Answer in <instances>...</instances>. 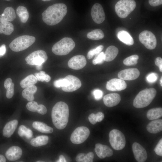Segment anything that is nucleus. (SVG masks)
Instances as JSON below:
<instances>
[{
  "instance_id": "1",
  "label": "nucleus",
  "mask_w": 162,
  "mask_h": 162,
  "mask_svg": "<svg viewBox=\"0 0 162 162\" xmlns=\"http://www.w3.org/2000/svg\"><path fill=\"white\" fill-rule=\"evenodd\" d=\"M67 8L63 3H56L48 7L42 13L43 21L49 26L60 22L67 14Z\"/></svg>"
},
{
  "instance_id": "2",
  "label": "nucleus",
  "mask_w": 162,
  "mask_h": 162,
  "mask_svg": "<svg viewBox=\"0 0 162 162\" xmlns=\"http://www.w3.org/2000/svg\"><path fill=\"white\" fill-rule=\"evenodd\" d=\"M69 109L65 103L59 101L53 107L51 112L52 123L58 129L62 130L66 126L68 121Z\"/></svg>"
},
{
  "instance_id": "3",
  "label": "nucleus",
  "mask_w": 162,
  "mask_h": 162,
  "mask_svg": "<svg viewBox=\"0 0 162 162\" xmlns=\"http://www.w3.org/2000/svg\"><path fill=\"white\" fill-rule=\"evenodd\" d=\"M157 92L154 88L144 89L137 95L133 101L134 106L137 108L146 107L152 102Z\"/></svg>"
},
{
  "instance_id": "4",
  "label": "nucleus",
  "mask_w": 162,
  "mask_h": 162,
  "mask_svg": "<svg viewBox=\"0 0 162 162\" xmlns=\"http://www.w3.org/2000/svg\"><path fill=\"white\" fill-rule=\"evenodd\" d=\"M75 45V43L71 38L65 37L55 43L53 46L52 50L56 55H65L74 49Z\"/></svg>"
},
{
  "instance_id": "5",
  "label": "nucleus",
  "mask_w": 162,
  "mask_h": 162,
  "mask_svg": "<svg viewBox=\"0 0 162 162\" xmlns=\"http://www.w3.org/2000/svg\"><path fill=\"white\" fill-rule=\"evenodd\" d=\"M35 38L32 36L24 35L14 39L10 43L9 46L14 52L23 50L32 45L35 41Z\"/></svg>"
},
{
  "instance_id": "6",
  "label": "nucleus",
  "mask_w": 162,
  "mask_h": 162,
  "mask_svg": "<svg viewBox=\"0 0 162 162\" xmlns=\"http://www.w3.org/2000/svg\"><path fill=\"white\" fill-rule=\"evenodd\" d=\"M136 6L134 0H120L115 5V10L119 17L124 18L134 10Z\"/></svg>"
},
{
  "instance_id": "7",
  "label": "nucleus",
  "mask_w": 162,
  "mask_h": 162,
  "mask_svg": "<svg viewBox=\"0 0 162 162\" xmlns=\"http://www.w3.org/2000/svg\"><path fill=\"white\" fill-rule=\"evenodd\" d=\"M109 142L115 150H120L123 149L125 145L126 140L124 134L116 129L112 130L109 134Z\"/></svg>"
},
{
  "instance_id": "8",
  "label": "nucleus",
  "mask_w": 162,
  "mask_h": 162,
  "mask_svg": "<svg viewBox=\"0 0 162 162\" xmlns=\"http://www.w3.org/2000/svg\"><path fill=\"white\" fill-rule=\"evenodd\" d=\"M48 56L46 52L38 50L30 53L25 58L27 64L32 65H43L47 59Z\"/></svg>"
},
{
  "instance_id": "9",
  "label": "nucleus",
  "mask_w": 162,
  "mask_h": 162,
  "mask_svg": "<svg viewBox=\"0 0 162 162\" xmlns=\"http://www.w3.org/2000/svg\"><path fill=\"white\" fill-rule=\"evenodd\" d=\"M90 133L89 129L86 127H78L71 134L70 140L74 144H80L84 142L87 139Z\"/></svg>"
},
{
  "instance_id": "10",
  "label": "nucleus",
  "mask_w": 162,
  "mask_h": 162,
  "mask_svg": "<svg viewBox=\"0 0 162 162\" xmlns=\"http://www.w3.org/2000/svg\"><path fill=\"white\" fill-rule=\"evenodd\" d=\"M140 41L145 47L149 50H153L157 45V40L154 35L151 32L144 30L139 35Z\"/></svg>"
},
{
  "instance_id": "11",
  "label": "nucleus",
  "mask_w": 162,
  "mask_h": 162,
  "mask_svg": "<svg viewBox=\"0 0 162 162\" xmlns=\"http://www.w3.org/2000/svg\"><path fill=\"white\" fill-rule=\"evenodd\" d=\"M91 14L93 20L97 24L101 23L105 18L103 7L99 3H96L93 5L91 10Z\"/></svg>"
},
{
  "instance_id": "12",
  "label": "nucleus",
  "mask_w": 162,
  "mask_h": 162,
  "mask_svg": "<svg viewBox=\"0 0 162 162\" xmlns=\"http://www.w3.org/2000/svg\"><path fill=\"white\" fill-rule=\"evenodd\" d=\"M68 81V85L62 87V90L66 92L74 91L81 87V82L77 77L71 75H68L65 77Z\"/></svg>"
},
{
  "instance_id": "13",
  "label": "nucleus",
  "mask_w": 162,
  "mask_h": 162,
  "mask_svg": "<svg viewBox=\"0 0 162 162\" xmlns=\"http://www.w3.org/2000/svg\"><path fill=\"white\" fill-rule=\"evenodd\" d=\"M86 60L84 56L77 55L70 59L68 62V65L71 69L78 70L84 68L86 65Z\"/></svg>"
},
{
  "instance_id": "14",
  "label": "nucleus",
  "mask_w": 162,
  "mask_h": 162,
  "mask_svg": "<svg viewBox=\"0 0 162 162\" xmlns=\"http://www.w3.org/2000/svg\"><path fill=\"white\" fill-rule=\"evenodd\" d=\"M134 158L138 162H145L147 158L146 149L140 144L136 142L133 143L132 146Z\"/></svg>"
},
{
  "instance_id": "15",
  "label": "nucleus",
  "mask_w": 162,
  "mask_h": 162,
  "mask_svg": "<svg viewBox=\"0 0 162 162\" xmlns=\"http://www.w3.org/2000/svg\"><path fill=\"white\" fill-rule=\"evenodd\" d=\"M127 85L125 81L120 79L113 78L107 82L106 88L112 91H120L125 89Z\"/></svg>"
},
{
  "instance_id": "16",
  "label": "nucleus",
  "mask_w": 162,
  "mask_h": 162,
  "mask_svg": "<svg viewBox=\"0 0 162 162\" xmlns=\"http://www.w3.org/2000/svg\"><path fill=\"white\" fill-rule=\"evenodd\" d=\"M140 75L138 70L136 68H128L119 71L118 77L123 80H132L138 78Z\"/></svg>"
},
{
  "instance_id": "17",
  "label": "nucleus",
  "mask_w": 162,
  "mask_h": 162,
  "mask_svg": "<svg viewBox=\"0 0 162 162\" xmlns=\"http://www.w3.org/2000/svg\"><path fill=\"white\" fill-rule=\"evenodd\" d=\"M94 150L98 157L101 159L113 154L112 150L108 146L100 143L96 144Z\"/></svg>"
},
{
  "instance_id": "18",
  "label": "nucleus",
  "mask_w": 162,
  "mask_h": 162,
  "mask_svg": "<svg viewBox=\"0 0 162 162\" xmlns=\"http://www.w3.org/2000/svg\"><path fill=\"white\" fill-rule=\"evenodd\" d=\"M103 100L104 104L108 107H112L118 105L121 100V97L118 93H112L105 95Z\"/></svg>"
},
{
  "instance_id": "19",
  "label": "nucleus",
  "mask_w": 162,
  "mask_h": 162,
  "mask_svg": "<svg viewBox=\"0 0 162 162\" xmlns=\"http://www.w3.org/2000/svg\"><path fill=\"white\" fill-rule=\"evenodd\" d=\"M22 154V151L20 148L18 146H12L7 151L5 156L10 161H15L19 159Z\"/></svg>"
},
{
  "instance_id": "20",
  "label": "nucleus",
  "mask_w": 162,
  "mask_h": 162,
  "mask_svg": "<svg viewBox=\"0 0 162 162\" xmlns=\"http://www.w3.org/2000/svg\"><path fill=\"white\" fill-rule=\"evenodd\" d=\"M14 10L11 7H8L0 15V22H9L13 21L16 18Z\"/></svg>"
},
{
  "instance_id": "21",
  "label": "nucleus",
  "mask_w": 162,
  "mask_h": 162,
  "mask_svg": "<svg viewBox=\"0 0 162 162\" xmlns=\"http://www.w3.org/2000/svg\"><path fill=\"white\" fill-rule=\"evenodd\" d=\"M18 124L17 120H14L8 122L3 130V135L6 137H10L13 134Z\"/></svg>"
},
{
  "instance_id": "22",
  "label": "nucleus",
  "mask_w": 162,
  "mask_h": 162,
  "mask_svg": "<svg viewBox=\"0 0 162 162\" xmlns=\"http://www.w3.org/2000/svg\"><path fill=\"white\" fill-rule=\"evenodd\" d=\"M147 131L152 134H156L162 130V119H155L149 123L146 127Z\"/></svg>"
},
{
  "instance_id": "23",
  "label": "nucleus",
  "mask_w": 162,
  "mask_h": 162,
  "mask_svg": "<svg viewBox=\"0 0 162 162\" xmlns=\"http://www.w3.org/2000/svg\"><path fill=\"white\" fill-rule=\"evenodd\" d=\"M118 49L114 46L108 47L104 53V60L106 62H110L114 60L117 56Z\"/></svg>"
},
{
  "instance_id": "24",
  "label": "nucleus",
  "mask_w": 162,
  "mask_h": 162,
  "mask_svg": "<svg viewBox=\"0 0 162 162\" xmlns=\"http://www.w3.org/2000/svg\"><path fill=\"white\" fill-rule=\"evenodd\" d=\"M117 36L120 41L127 45L131 46L134 43L133 38L128 32L125 31H120L118 33Z\"/></svg>"
},
{
  "instance_id": "25",
  "label": "nucleus",
  "mask_w": 162,
  "mask_h": 162,
  "mask_svg": "<svg viewBox=\"0 0 162 162\" xmlns=\"http://www.w3.org/2000/svg\"><path fill=\"white\" fill-rule=\"evenodd\" d=\"M32 127L39 131L45 134H50L53 131V129L43 122L35 121L32 123Z\"/></svg>"
},
{
  "instance_id": "26",
  "label": "nucleus",
  "mask_w": 162,
  "mask_h": 162,
  "mask_svg": "<svg viewBox=\"0 0 162 162\" xmlns=\"http://www.w3.org/2000/svg\"><path fill=\"white\" fill-rule=\"evenodd\" d=\"M37 87L33 85L25 88L22 92V95L28 101H33L34 99V94L37 91Z\"/></svg>"
},
{
  "instance_id": "27",
  "label": "nucleus",
  "mask_w": 162,
  "mask_h": 162,
  "mask_svg": "<svg viewBox=\"0 0 162 162\" xmlns=\"http://www.w3.org/2000/svg\"><path fill=\"white\" fill-rule=\"evenodd\" d=\"M146 116L148 119L151 120L161 117L162 116V108H154L150 109L147 113Z\"/></svg>"
},
{
  "instance_id": "28",
  "label": "nucleus",
  "mask_w": 162,
  "mask_h": 162,
  "mask_svg": "<svg viewBox=\"0 0 162 162\" xmlns=\"http://www.w3.org/2000/svg\"><path fill=\"white\" fill-rule=\"evenodd\" d=\"M48 137L47 136H39L32 139L30 143L34 147L46 145L48 142Z\"/></svg>"
},
{
  "instance_id": "29",
  "label": "nucleus",
  "mask_w": 162,
  "mask_h": 162,
  "mask_svg": "<svg viewBox=\"0 0 162 162\" xmlns=\"http://www.w3.org/2000/svg\"><path fill=\"white\" fill-rule=\"evenodd\" d=\"M36 77L33 74H30L22 80L20 82L22 88H26L29 86L34 85L38 81Z\"/></svg>"
},
{
  "instance_id": "30",
  "label": "nucleus",
  "mask_w": 162,
  "mask_h": 162,
  "mask_svg": "<svg viewBox=\"0 0 162 162\" xmlns=\"http://www.w3.org/2000/svg\"><path fill=\"white\" fill-rule=\"evenodd\" d=\"M16 13L22 22L25 23L28 20L29 13L25 7L22 6H19L16 9Z\"/></svg>"
},
{
  "instance_id": "31",
  "label": "nucleus",
  "mask_w": 162,
  "mask_h": 162,
  "mask_svg": "<svg viewBox=\"0 0 162 162\" xmlns=\"http://www.w3.org/2000/svg\"><path fill=\"white\" fill-rule=\"evenodd\" d=\"M14 30V27L12 23L9 22H0V34L9 35Z\"/></svg>"
},
{
  "instance_id": "32",
  "label": "nucleus",
  "mask_w": 162,
  "mask_h": 162,
  "mask_svg": "<svg viewBox=\"0 0 162 162\" xmlns=\"http://www.w3.org/2000/svg\"><path fill=\"white\" fill-rule=\"evenodd\" d=\"M104 34L102 30L100 29H95L88 33L87 37L93 40H99L103 38Z\"/></svg>"
},
{
  "instance_id": "33",
  "label": "nucleus",
  "mask_w": 162,
  "mask_h": 162,
  "mask_svg": "<svg viewBox=\"0 0 162 162\" xmlns=\"http://www.w3.org/2000/svg\"><path fill=\"white\" fill-rule=\"evenodd\" d=\"M139 58V56L136 55L131 56L124 60L123 64L127 66L135 65L137 63Z\"/></svg>"
},
{
  "instance_id": "34",
  "label": "nucleus",
  "mask_w": 162,
  "mask_h": 162,
  "mask_svg": "<svg viewBox=\"0 0 162 162\" xmlns=\"http://www.w3.org/2000/svg\"><path fill=\"white\" fill-rule=\"evenodd\" d=\"M34 76L38 80L41 82L45 81L49 82L51 80L50 76L45 74V72L41 71L38 73H34Z\"/></svg>"
},
{
  "instance_id": "35",
  "label": "nucleus",
  "mask_w": 162,
  "mask_h": 162,
  "mask_svg": "<svg viewBox=\"0 0 162 162\" xmlns=\"http://www.w3.org/2000/svg\"><path fill=\"white\" fill-rule=\"evenodd\" d=\"M103 45H100L96 48L90 50L88 52L87 57L88 59L92 58L94 55L100 53L104 48Z\"/></svg>"
},
{
  "instance_id": "36",
  "label": "nucleus",
  "mask_w": 162,
  "mask_h": 162,
  "mask_svg": "<svg viewBox=\"0 0 162 162\" xmlns=\"http://www.w3.org/2000/svg\"><path fill=\"white\" fill-rule=\"evenodd\" d=\"M104 53L103 52H100L95 55L92 60V63L94 65L101 64L104 63Z\"/></svg>"
},
{
  "instance_id": "37",
  "label": "nucleus",
  "mask_w": 162,
  "mask_h": 162,
  "mask_svg": "<svg viewBox=\"0 0 162 162\" xmlns=\"http://www.w3.org/2000/svg\"><path fill=\"white\" fill-rule=\"evenodd\" d=\"M68 81L65 78H61L55 81L53 85L56 88H60L66 86L68 85Z\"/></svg>"
},
{
  "instance_id": "38",
  "label": "nucleus",
  "mask_w": 162,
  "mask_h": 162,
  "mask_svg": "<svg viewBox=\"0 0 162 162\" xmlns=\"http://www.w3.org/2000/svg\"><path fill=\"white\" fill-rule=\"evenodd\" d=\"M38 105L35 101H32L26 105V108L29 111L32 112H37Z\"/></svg>"
},
{
  "instance_id": "39",
  "label": "nucleus",
  "mask_w": 162,
  "mask_h": 162,
  "mask_svg": "<svg viewBox=\"0 0 162 162\" xmlns=\"http://www.w3.org/2000/svg\"><path fill=\"white\" fill-rule=\"evenodd\" d=\"M154 150L157 155L160 156H162V138L160 140Z\"/></svg>"
},
{
  "instance_id": "40",
  "label": "nucleus",
  "mask_w": 162,
  "mask_h": 162,
  "mask_svg": "<svg viewBox=\"0 0 162 162\" xmlns=\"http://www.w3.org/2000/svg\"><path fill=\"white\" fill-rule=\"evenodd\" d=\"M158 78V75L155 73L149 74L147 76L146 79L148 82L150 83H153L155 82Z\"/></svg>"
},
{
  "instance_id": "41",
  "label": "nucleus",
  "mask_w": 162,
  "mask_h": 162,
  "mask_svg": "<svg viewBox=\"0 0 162 162\" xmlns=\"http://www.w3.org/2000/svg\"><path fill=\"white\" fill-rule=\"evenodd\" d=\"M14 85L12 82L9 87L7 89L6 96L8 98L10 99L12 97L14 93Z\"/></svg>"
},
{
  "instance_id": "42",
  "label": "nucleus",
  "mask_w": 162,
  "mask_h": 162,
  "mask_svg": "<svg viewBox=\"0 0 162 162\" xmlns=\"http://www.w3.org/2000/svg\"><path fill=\"white\" fill-rule=\"evenodd\" d=\"M92 93L95 99L96 100H99L101 99L103 94V92L98 89L94 90Z\"/></svg>"
},
{
  "instance_id": "43",
  "label": "nucleus",
  "mask_w": 162,
  "mask_h": 162,
  "mask_svg": "<svg viewBox=\"0 0 162 162\" xmlns=\"http://www.w3.org/2000/svg\"><path fill=\"white\" fill-rule=\"evenodd\" d=\"M94 158V154L92 152L85 154L83 162H92Z\"/></svg>"
},
{
  "instance_id": "44",
  "label": "nucleus",
  "mask_w": 162,
  "mask_h": 162,
  "mask_svg": "<svg viewBox=\"0 0 162 162\" xmlns=\"http://www.w3.org/2000/svg\"><path fill=\"white\" fill-rule=\"evenodd\" d=\"M28 129L25 126L20 125L18 131L19 135L21 137L25 136L27 133Z\"/></svg>"
},
{
  "instance_id": "45",
  "label": "nucleus",
  "mask_w": 162,
  "mask_h": 162,
  "mask_svg": "<svg viewBox=\"0 0 162 162\" xmlns=\"http://www.w3.org/2000/svg\"><path fill=\"white\" fill-rule=\"evenodd\" d=\"M47 111V109L45 106L43 104L38 105L37 112L41 115H44Z\"/></svg>"
},
{
  "instance_id": "46",
  "label": "nucleus",
  "mask_w": 162,
  "mask_h": 162,
  "mask_svg": "<svg viewBox=\"0 0 162 162\" xmlns=\"http://www.w3.org/2000/svg\"><path fill=\"white\" fill-rule=\"evenodd\" d=\"M148 2L151 6L156 7L162 4V0H149Z\"/></svg>"
},
{
  "instance_id": "47",
  "label": "nucleus",
  "mask_w": 162,
  "mask_h": 162,
  "mask_svg": "<svg viewBox=\"0 0 162 162\" xmlns=\"http://www.w3.org/2000/svg\"><path fill=\"white\" fill-rule=\"evenodd\" d=\"M155 65L159 67V70L161 72H162V59L160 57H158L155 59Z\"/></svg>"
},
{
  "instance_id": "48",
  "label": "nucleus",
  "mask_w": 162,
  "mask_h": 162,
  "mask_svg": "<svg viewBox=\"0 0 162 162\" xmlns=\"http://www.w3.org/2000/svg\"><path fill=\"white\" fill-rule=\"evenodd\" d=\"M89 122L92 124H94L97 122L95 114L92 113L90 114L88 117Z\"/></svg>"
},
{
  "instance_id": "49",
  "label": "nucleus",
  "mask_w": 162,
  "mask_h": 162,
  "mask_svg": "<svg viewBox=\"0 0 162 162\" xmlns=\"http://www.w3.org/2000/svg\"><path fill=\"white\" fill-rule=\"evenodd\" d=\"M97 122H101L104 118V113L100 112H98L95 114Z\"/></svg>"
},
{
  "instance_id": "50",
  "label": "nucleus",
  "mask_w": 162,
  "mask_h": 162,
  "mask_svg": "<svg viewBox=\"0 0 162 162\" xmlns=\"http://www.w3.org/2000/svg\"><path fill=\"white\" fill-rule=\"evenodd\" d=\"M85 154L80 153L78 154L76 158V160L78 162H83Z\"/></svg>"
},
{
  "instance_id": "51",
  "label": "nucleus",
  "mask_w": 162,
  "mask_h": 162,
  "mask_svg": "<svg viewBox=\"0 0 162 162\" xmlns=\"http://www.w3.org/2000/svg\"><path fill=\"white\" fill-rule=\"evenodd\" d=\"M12 82V80L11 78H8L6 79L4 82V86L6 90L7 89Z\"/></svg>"
},
{
  "instance_id": "52",
  "label": "nucleus",
  "mask_w": 162,
  "mask_h": 162,
  "mask_svg": "<svg viewBox=\"0 0 162 162\" xmlns=\"http://www.w3.org/2000/svg\"><path fill=\"white\" fill-rule=\"evenodd\" d=\"M6 45L3 44L0 46V58L4 56L6 53Z\"/></svg>"
},
{
  "instance_id": "53",
  "label": "nucleus",
  "mask_w": 162,
  "mask_h": 162,
  "mask_svg": "<svg viewBox=\"0 0 162 162\" xmlns=\"http://www.w3.org/2000/svg\"><path fill=\"white\" fill-rule=\"evenodd\" d=\"M33 135V133L32 130L29 128H28V131L26 135V137L28 139H30L32 138Z\"/></svg>"
},
{
  "instance_id": "54",
  "label": "nucleus",
  "mask_w": 162,
  "mask_h": 162,
  "mask_svg": "<svg viewBox=\"0 0 162 162\" xmlns=\"http://www.w3.org/2000/svg\"><path fill=\"white\" fill-rule=\"evenodd\" d=\"M59 160L57 161V162H65L66 161L65 160L64 156L62 155H60L59 157Z\"/></svg>"
},
{
  "instance_id": "55",
  "label": "nucleus",
  "mask_w": 162,
  "mask_h": 162,
  "mask_svg": "<svg viewBox=\"0 0 162 162\" xmlns=\"http://www.w3.org/2000/svg\"><path fill=\"white\" fill-rule=\"evenodd\" d=\"M6 161L5 157L3 155L0 154V162H5Z\"/></svg>"
},
{
  "instance_id": "56",
  "label": "nucleus",
  "mask_w": 162,
  "mask_h": 162,
  "mask_svg": "<svg viewBox=\"0 0 162 162\" xmlns=\"http://www.w3.org/2000/svg\"><path fill=\"white\" fill-rule=\"evenodd\" d=\"M162 77H161V79H160V85L161 86H162Z\"/></svg>"
},
{
  "instance_id": "57",
  "label": "nucleus",
  "mask_w": 162,
  "mask_h": 162,
  "mask_svg": "<svg viewBox=\"0 0 162 162\" xmlns=\"http://www.w3.org/2000/svg\"><path fill=\"white\" fill-rule=\"evenodd\" d=\"M41 0L43 1L46 2V1H50V0Z\"/></svg>"
},
{
  "instance_id": "58",
  "label": "nucleus",
  "mask_w": 162,
  "mask_h": 162,
  "mask_svg": "<svg viewBox=\"0 0 162 162\" xmlns=\"http://www.w3.org/2000/svg\"><path fill=\"white\" fill-rule=\"evenodd\" d=\"M6 0V1H10V0Z\"/></svg>"
}]
</instances>
